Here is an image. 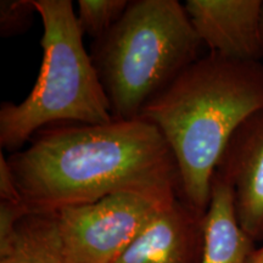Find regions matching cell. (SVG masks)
Returning a JSON list of instances; mask_svg holds the SVG:
<instances>
[{
  "mask_svg": "<svg viewBox=\"0 0 263 263\" xmlns=\"http://www.w3.org/2000/svg\"><path fill=\"white\" fill-rule=\"evenodd\" d=\"M0 263H70L52 213H28L0 229Z\"/></svg>",
  "mask_w": 263,
  "mask_h": 263,
  "instance_id": "30bf717a",
  "label": "cell"
},
{
  "mask_svg": "<svg viewBox=\"0 0 263 263\" xmlns=\"http://www.w3.org/2000/svg\"><path fill=\"white\" fill-rule=\"evenodd\" d=\"M34 14L38 15L34 0H2L0 2V35L15 37L27 32Z\"/></svg>",
  "mask_w": 263,
  "mask_h": 263,
  "instance_id": "7c38bea8",
  "label": "cell"
},
{
  "mask_svg": "<svg viewBox=\"0 0 263 263\" xmlns=\"http://www.w3.org/2000/svg\"><path fill=\"white\" fill-rule=\"evenodd\" d=\"M201 45L179 2H129L90 52L114 120L139 118L150 100L199 60Z\"/></svg>",
  "mask_w": 263,
  "mask_h": 263,
  "instance_id": "3957f363",
  "label": "cell"
},
{
  "mask_svg": "<svg viewBox=\"0 0 263 263\" xmlns=\"http://www.w3.org/2000/svg\"><path fill=\"white\" fill-rule=\"evenodd\" d=\"M255 249L254 240L239 226L232 186L215 172L203 218L201 263H249Z\"/></svg>",
  "mask_w": 263,
  "mask_h": 263,
  "instance_id": "9c48e42d",
  "label": "cell"
},
{
  "mask_svg": "<svg viewBox=\"0 0 263 263\" xmlns=\"http://www.w3.org/2000/svg\"><path fill=\"white\" fill-rule=\"evenodd\" d=\"M215 172L232 186L239 226L263 241V107L234 132Z\"/></svg>",
  "mask_w": 263,
  "mask_h": 263,
  "instance_id": "52a82bcc",
  "label": "cell"
},
{
  "mask_svg": "<svg viewBox=\"0 0 263 263\" xmlns=\"http://www.w3.org/2000/svg\"><path fill=\"white\" fill-rule=\"evenodd\" d=\"M177 195L117 193L54 212L61 250L70 263H116Z\"/></svg>",
  "mask_w": 263,
  "mask_h": 263,
  "instance_id": "5b68a950",
  "label": "cell"
},
{
  "mask_svg": "<svg viewBox=\"0 0 263 263\" xmlns=\"http://www.w3.org/2000/svg\"><path fill=\"white\" fill-rule=\"evenodd\" d=\"M262 31H263V12H262Z\"/></svg>",
  "mask_w": 263,
  "mask_h": 263,
  "instance_id": "9a60e30c",
  "label": "cell"
},
{
  "mask_svg": "<svg viewBox=\"0 0 263 263\" xmlns=\"http://www.w3.org/2000/svg\"><path fill=\"white\" fill-rule=\"evenodd\" d=\"M43 22V60L37 82L20 104L0 106V145L22 150L37 132L58 123L103 124L114 120L110 104L85 51L70 0H34Z\"/></svg>",
  "mask_w": 263,
  "mask_h": 263,
  "instance_id": "277c9868",
  "label": "cell"
},
{
  "mask_svg": "<svg viewBox=\"0 0 263 263\" xmlns=\"http://www.w3.org/2000/svg\"><path fill=\"white\" fill-rule=\"evenodd\" d=\"M0 201L22 205L21 195L16 186L14 174L10 168L8 159L4 155V151L0 153Z\"/></svg>",
  "mask_w": 263,
  "mask_h": 263,
  "instance_id": "4fadbf2b",
  "label": "cell"
},
{
  "mask_svg": "<svg viewBox=\"0 0 263 263\" xmlns=\"http://www.w3.org/2000/svg\"><path fill=\"white\" fill-rule=\"evenodd\" d=\"M263 107V64L210 54L150 100L139 118L168 144L179 174V199L205 216L211 183L234 132Z\"/></svg>",
  "mask_w": 263,
  "mask_h": 263,
  "instance_id": "7a4b0ae2",
  "label": "cell"
},
{
  "mask_svg": "<svg viewBox=\"0 0 263 263\" xmlns=\"http://www.w3.org/2000/svg\"><path fill=\"white\" fill-rule=\"evenodd\" d=\"M249 263H263V245L261 248L255 249L251 257H250Z\"/></svg>",
  "mask_w": 263,
  "mask_h": 263,
  "instance_id": "5bb4252c",
  "label": "cell"
},
{
  "mask_svg": "<svg viewBox=\"0 0 263 263\" xmlns=\"http://www.w3.org/2000/svg\"><path fill=\"white\" fill-rule=\"evenodd\" d=\"M6 159L27 213H54L117 193L179 197L172 151L143 118L51 124Z\"/></svg>",
  "mask_w": 263,
  "mask_h": 263,
  "instance_id": "6da1fadb",
  "label": "cell"
},
{
  "mask_svg": "<svg viewBox=\"0 0 263 263\" xmlns=\"http://www.w3.org/2000/svg\"><path fill=\"white\" fill-rule=\"evenodd\" d=\"M184 6L197 37L211 54L261 61L262 0H186Z\"/></svg>",
  "mask_w": 263,
  "mask_h": 263,
  "instance_id": "8992f818",
  "label": "cell"
},
{
  "mask_svg": "<svg viewBox=\"0 0 263 263\" xmlns=\"http://www.w3.org/2000/svg\"><path fill=\"white\" fill-rule=\"evenodd\" d=\"M129 0H80L77 21L83 34L100 38L110 31L126 11Z\"/></svg>",
  "mask_w": 263,
  "mask_h": 263,
  "instance_id": "8fae6325",
  "label": "cell"
},
{
  "mask_svg": "<svg viewBox=\"0 0 263 263\" xmlns=\"http://www.w3.org/2000/svg\"><path fill=\"white\" fill-rule=\"evenodd\" d=\"M203 218L177 199L147 226L116 263H201Z\"/></svg>",
  "mask_w": 263,
  "mask_h": 263,
  "instance_id": "ba28073f",
  "label": "cell"
}]
</instances>
